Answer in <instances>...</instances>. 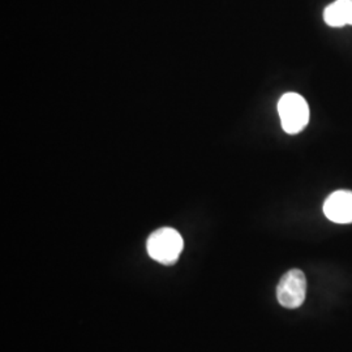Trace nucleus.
Segmentation results:
<instances>
[{
	"label": "nucleus",
	"mask_w": 352,
	"mask_h": 352,
	"mask_svg": "<svg viewBox=\"0 0 352 352\" xmlns=\"http://www.w3.org/2000/svg\"><path fill=\"white\" fill-rule=\"evenodd\" d=\"M184 248L182 235L171 227H162L154 231L146 241V250L151 258L160 264H175Z\"/></svg>",
	"instance_id": "f257e3e1"
},
{
	"label": "nucleus",
	"mask_w": 352,
	"mask_h": 352,
	"mask_svg": "<svg viewBox=\"0 0 352 352\" xmlns=\"http://www.w3.org/2000/svg\"><path fill=\"white\" fill-rule=\"evenodd\" d=\"M280 124L286 133L298 135L309 123V106L300 94L286 93L278 102Z\"/></svg>",
	"instance_id": "f03ea898"
},
{
	"label": "nucleus",
	"mask_w": 352,
	"mask_h": 352,
	"mask_svg": "<svg viewBox=\"0 0 352 352\" xmlns=\"http://www.w3.org/2000/svg\"><path fill=\"white\" fill-rule=\"evenodd\" d=\"M307 278L302 270L292 269L280 278L277 286L279 304L289 309H296L305 300Z\"/></svg>",
	"instance_id": "7ed1b4c3"
},
{
	"label": "nucleus",
	"mask_w": 352,
	"mask_h": 352,
	"mask_svg": "<svg viewBox=\"0 0 352 352\" xmlns=\"http://www.w3.org/2000/svg\"><path fill=\"white\" fill-rule=\"evenodd\" d=\"M324 213L334 223H352V190L333 192L324 202Z\"/></svg>",
	"instance_id": "20e7f679"
},
{
	"label": "nucleus",
	"mask_w": 352,
	"mask_h": 352,
	"mask_svg": "<svg viewBox=\"0 0 352 352\" xmlns=\"http://www.w3.org/2000/svg\"><path fill=\"white\" fill-rule=\"evenodd\" d=\"M324 21L331 28L352 25V0H336L324 11Z\"/></svg>",
	"instance_id": "39448f33"
}]
</instances>
